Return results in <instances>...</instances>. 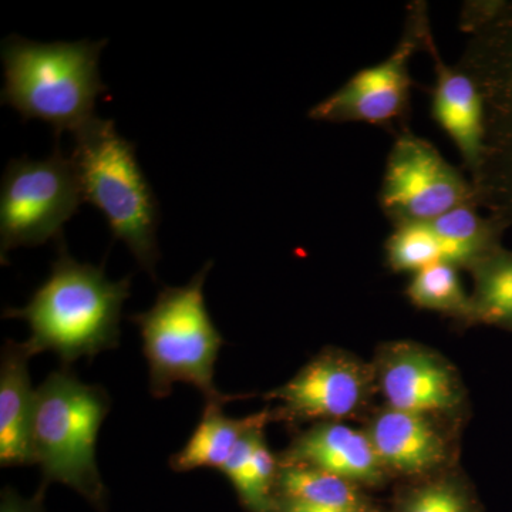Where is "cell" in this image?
Masks as SVG:
<instances>
[{"instance_id": "1", "label": "cell", "mask_w": 512, "mask_h": 512, "mask_svg": "<svg viewBox=\"0 0 512 512\" xmlns=\"http://www.w3.org/2000/svg\"><path fill=\"white\" fill-rule=\"evenodd\" d=\"M57 248L49 278L33 293L25 308H8L3 318L25 320L32 356L53 352L64 367L120 345L121 309L130 296L131 278L110 281L103 266L82 264Z\"/></svg>"}, {"instance_id": "2", "label": "cell", "mask_w": 512, "mask_h": 512, "mask_svg": "<svg viewBox=\"0 0 512 512\" xmlns=\"http://www.w3.org/2000/svg\"><path fill=\"white\" fill-rule=\"evenodd\" d=\"M460 28L468 40L458 66L485 103L483 158L471 177L478 207L512 227V0L466 2Z\"/></svg>"}, {"instance_id": "3", "label": "cell", "mask_w": 512, "mask_h": 512, "mask_svg": "<svg viewBox=\"0 0 512 512\" xmlns=\"http://www.w3.org/2000/svg\"><path fill=\"white\" fill-rule=\"evenodd\" d=\"M106 46V39L39 43L18 35L6 37L2 104L25 121H43L57 138L77 133L96 117L97 100L109 92L99 70Z\"/></svg>"}, {"instance_id": "4", "label": "cell", "mask_w": 512, "mask_h": 512, "mask_svg": "<svg viewBox=\"0 0 512 512\" xmlns=\"http://www.w3.org/2000/svg\"><path fill=\"white\" fill-rule=\"evenodd\" d=\"M72 157L83 201L101 212L114 239H120L141 268L156 278L160 259L157 229L160 208L141 170L136 146L113 120L94 117L73 134Z\"/></svg>"}, {"instance_id": "5", "label": "cell", "mask_w": 512, "mask_h": 512, "mask_svg": "<svg viewBox=\"0 0 512 512\" xmlns=\"http://www.w3.org/2000/svg\"><path fill=\"white\" fill-rule=\"evenodd\" d=\"M212 265L208 261L187 285L165 286L148 311L128 318L140 330L154 399L170 396L174 383L191 384L205 403L225 406L245 397L221 393L214 384L225 340L205 305L204 284Z\"/></svg>"}, {"instance_id": "6", "label": "cell", "mask_w": 512, "mask_h": 512, "mask_svg": "<svg viewBox=\"0 0 512 512\" xmlns=\"http://www.w3.org/2000/svg\"><path fill=\"white\" fill-rule=\"evenodd\" d=\"M109 393L83 383L69 367L55 370L36 389L32 447L42 470L39 491L49 484L73 488L96 510L107 504V490L96 460L101 424L110 412Z\"/></svg>"}, {"instance_id": "7", "label": "cell", "mask_w": 512, "mask_h": 512, "mask_svg": "<svg viewBox=\"0 0 512 512\" xmlns=\"http://www.w3.org/2000/svg\"><path fill=\"white\" fill-rule=\"evenodd\" d=\"M70 154L57 141L45 160L15 158L6 165L0 191V256L12 249L63 241V228L82 205Z\"/></svg>"}, {"instance_id": "8", "label": "cell", "mask_w": 512, "mask_h": 512, "mask_svg": "<svg viewBox=\"0 0 512 512\" xmlns=\"http://www.w3.org/2000/svg\"><path fill=\"white\" fill-rule=\"evenodd\" d=\"M431 35L429 6L416 0L407 9L399 43L382 62L353 74L335 93L309 110V119L320 123H363L389 127L410 109L414 55L426 50Z\"/></svg>"}, {"instance_id": "9", "label": "cell", "mask_w": 512, "mask_h": 512, "mask_svg": "<svg viewBox=\"0 0 512 512\" xmlns=\"http://www.w3.org/2000/svg\"><path fill=\"white\" fill-rule=\"evenodd\" d=\"M468 204L478 205L471 178L412 131L396 137L379 191L380 210L393 227L426 224Z\"/></svg>"}, {"instance_id": "10", "label": "cell", "mask_w": 512, "mask_h": 512, "mask_svg": "<svg viewBox=\"0 0 512 512\" xmlns=\"http://www.w3.org/2000/svg\"><path fill=\"white\" fill-rule=\"evenodd\" d=\"M377 394L372 363L336 348H325L282 386L265 394L275 400V421L329 423L357 416Z\"/></svg>"}, {"instance_id": "11", "label": "cell", "mask_w": 512, "mask_h": 512, "mask_svg": "<svg viewBox=\"0 0 512 512\" xmlns=\"http://www.w3.org/2000/svg\"><path fill=\"white\" fill-rule=\"evenodd\" d=\"M377 394L403 412L447 419L463 409L466 390L453 363L410 340L384 343L372 362Z\"/></svg>"}, {"instance_id": "12", "label": "cell", "mask_w": 512, "mask_h": 512, "mask_svg": "<svg viewBox=\"0 0 512 512\" xmlns=\"http://www.w3.org/2000/svg\"><path fill=\"white\" fill-rule=\"evenodd\" d=\"M365 431L389 476L429 478L450 466L453 441L439 417L384 406Z\"/></svg>"}, {"instance_id": "13", "label": "cell", "mask_w": 512, "mask_h": 512, "mask_svg": "<svg viewBox=\"0 0 512 512\" xmlns=\"http://www.w3.org/2000/svg\"><path fill=\"white\" fill-rule=\"evenodd\" d=\"M434 66L431 89V117L456 146L471 177L483 158L485 141V103L476 80L463 67L450 66L434 42L427 39L426 50Z\"/></svg>"}, {"instance_id": "14", "label": "cell", "mask_w": 512, "mask_h": 512, "mask_svg": "<svg viewBox=\"0 0 512 512\" xmlns=\"http://www.w3.org/2000/svg\"><path fill=\"white\" fill-rule=\"evenodd\" d=\"M279 466L318 468L357 485H379L389 478L365 430L342 421L313 424L293 437L278 456Z\"/></svg>"}, {"instance_id": "15", "label": "cell", "mask_w": 512, "mask_h": 512, "mask_svg": "<svg viewBox=\"0 0 512 512\" xmlns=\"http://www.w3.org/2000/svg\"><path fill=\"white\" fill-rule=\"evenodd\" d=\"M32 353L25 342L6 340L0 357V466H33L36 390L30 383Z\"/></svg>"}, {"instance_id": "16", "label": "cell", "mask_w": 512, "mask_h": 512, "mask_svg": "<svg viewBox=\"0 0 512 512\" xmlns=\"http://www.w3.org/2000/svg\"><path fill=\"white\" fill-rule=\"evenodd\" d=\"M222 409V404L205 403L200 423L187 444L170 457V467L175 473H187L197 468L221 470L239 441L251 431L265 429L266 424L275 421L274 412L269 409L244 419H231Z\"/></svg>"}, {"instance_id": "17", "label": "cell", "mask_w": 512, "mask_h": 512, "mask_svg": "<svg viewBox=\"0 0 512 512\" xmlns=\"http://www.w3.org/2000/svg\"><path fill=\"white\" fill-rule=\"evenodd\" d=\"M478 210L476 204L461 205L429 222L446 264L470 271L485 256L503 247L501 239L507 228Z\"/></svg>"}, {"instance_id": "18", "label": "cell", "mask_w": 512, "mask_h": 512, "mask_svg": "<svg viewBox=\"0 0 512 512\" xmlns=\"http://www.w3.org/2000/svg\"><path fill=\"white\" fill-rule=\"evenodd\" d=\"M276 500L349 512H372L360 485L318 468L279 466Z\"/></svg>"}, {"instance_id": "19", "label": "cell", "mask_w": 512, "mask_h": 512, "mask_svg": "<svg viewBox=\"0 0 512 512\" xmlns=\"http://www.w3.org/2000/svg\"><path fill=\"white\" fill-rule=\"evenodd\" d=\"M468 272L473 276L468 326H493L512 333L511 249H495Z\"/></svg>"}, {"instance_id": "20", "label": "cell", "mask_w": 512, "mask_h": 512, "mask_svg": "<svg viewBox=\"0 0 512 512\" xmlns=\"http://www.w3.org/2000/svg\"><path fill=\"white\" fill-rule=\"evenodd\" d=\"M460 269L439 262L412 275L406 296L412 305L423 311L450 316L468 326L471 315L470 293L461 284Z\"/></svg>"}, {"instance_id": "21", "label": "cell", "mask_w": 512, "mask_h": 512, "mask_svg": "<svg viewBox=\"0 0 512 512\" xmlns=\"http://www.w3.org/2000/svg\"><path fill=\"white\" fill-rule=\"evenodd\" d=\"M386 265L396 274H416L443 261V252L429 222L393 227L384 244Z\"/></svg>"}, {"instance_id": "22", "label": "cell", "mask_w": 512, "mask_h": 512, "mask_svg": "<svg viewBox=\"0 0 512 512\" xmlns=\"http://www.w3.org/2000/svg\"><path fill=\"white\" fill-rule=\"evenodd\" d=\"M402 512H474V504L467 487L443 471L414 488L404 498Z\"/></svg>"}, {"instance_id": "23", "label": "cell", "mask_w": 512, "mask_h": 512, "mask_svg": "<svg viewBox=\"0 0 512 512\" xmlns=\"http://www.w3.org/2000/svg\"><path fill=\"white\" fill-rule=\"evenodd\" d=\"M43 498H45V493L37 491L32 500H26L22 495L16 493L13 488L6 487L2 491L0 512H45L43 510Z\"/></svg>"}, {"instance_id": "24", "label": "cell", "mask_w": 512, "mask_h": 512, "mask_svg": "<svg viewBox=\"0 0 512 512\" xmlns=\"http://www.w3.org/2000/svg\"><path fill=\"white\" fill-rule=\"evenodd\" d=\"M275 512H349V511L328 510V508H318V507H312V505L293 503V501L278 500V504H276Z\"/></svg>"}]
</instances>
